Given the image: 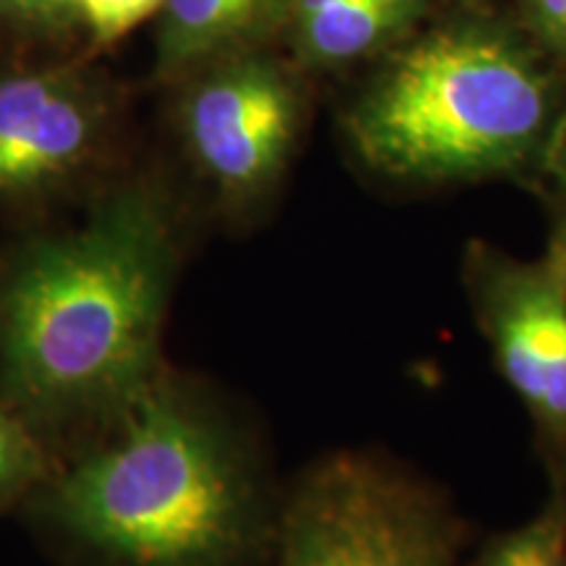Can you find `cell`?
Masks as SVG:
<instances>
[{"instance_id":"1","label":"cell","mask_w":566,"mask_h":566,"mask_svg":"<svg viewBox=\"0 0 566 566\" xmlns=\"http://www.w3.org/2000/svg\"><path fill=\"white\" fill-rule=\"evenodd\" d=\"M283 493L247 409L166 363L19 516L53 566H271Z\"/></svg>"},{"instance_id":"2","label":"cell","mask_w":566,"mask_h":566,"mask_svg":"<svg viewBox=\"0 0 566 566\" xmlns=\"http://www.w3.org/2000/svg\"><path fill=\"white\" fill-rule=\"evenodd\" d=\"M187 260L158 184H116L82 223L0 252V405L69 446L122 415L166 367L163 334Z\"/></svg>"},{"instance_id":"3","label":"cell","mask_w":566,"mask_h":566,"mask_svg":"<svg viewBox=\"0 0 566 566\" xmlns=\"http://www.w3.org/2000/svg\"><path fill=\"white\" fill-rule=\"evenodd\" d=\"M566 118L556 71L514 34L454 24L401 48L344 113L354 158L430 189L541 181Z\"/></svg>"},{"instance_id":"4","label":"cell","mask_w":566,"mask_h":566,"mask_svg":"<svg viewBox=\"0 0 566 566\" xmlns=\"http://www.w3.org/2000/svg\"><path fill=\"white\" fill-rule=\"evenodd\" d=\"M467 525L441 485L378 449H338L286 485L271 566H459Z\"/></svg>"},{"instance_id":"5","label":"cell","mask_w":566,"mask_h":566,"mask_svg":"<svg viewBox=\"0 0 566 566\" xmlns=\"http://www.w3.org/2000/svg\"><path fill=\"white\" fill-rule=\"evenodd\" d=\"M462 289L495 370L533 422L548 483L566 485V247L548 239L537 258H520L470 242Z\"/></svg>"},{"instance_id":"6","label":"cell","mask_w":566,"mask_h":566,"mask_svg":"<svg viewBox=\"0 0 566 566\" xmlns=\"http://www.w3.org/2000/svg\"><path fill=\"white\" fill-rule=\"evenodd\" d=\"M296 82L265 59L208 71L179 105L184 150L233 218H247L275 192L302 132Z\"/></svg>"},{"instance_id":"7","label":"cell","mask_w":566,"mask_h":566,"mask_svg":"<svg viewBox=\"0 0 566 566\" xmlns=\"http://www.w3.org/2000/svg\"><path fill=\"white\" fill-rule=\"evenodd\" d=\"M108 103L66 69L0 82V202L38 200L101 147Z\"/></svg>"},{"instance_id":"8","label":"cell","mask_w":566,"mask_h":566,"mask_svg":"<svg viewBox=\"0 0 566 566\" xmlns=\"http://www.w3.org/2000/svg\"><path fill=\"white\" fill-rule=\"evenodd\" d=\"M428 0H338L296 21L304 59L317 66H342L365 59L405 34Z\"/></svg>"},{"instance_id":"9","label":"cell","mask_w":566,"mask_h":566,"mask_svg":"<svg viewBox=\"0 0 566 566\" xmlns=\"http://www.w3.org/2000/svg\"><path fill=\"white\" fill-rule=\"evenodd\" d=\"M273 0H166L163 66L179 69L221 51L268 11Z\"/></svg>"},{"instance_id":"10","label":"cell","mask_w":566,"mask_h":566,"mask_svg":"<svg viewBox=\"0 0 566 566\" xmlns=\"http://www.w3.org/2000/svg\"><path fill=\"white\" fill-rule=\"evenodd\" d=\"M59 464L51 441L11 407L0 405V514L21 506L48 483Z\"/></svg>"},{"instance_id":"11","label":"cell","mask_w":566,"mask_h":566,"mask_svg":"<svg viewBox=\"0 0 566 566\" xmlns=\"http://www.w3.org/2000/svg\"><path fill=\"white\" fill-rule=\"evenodd\" d=\"M475 566H566V485H551L537 514L493 537Z\"/></svg>"},{"instance_id":"12","label":"cell","mask_w":566,"mask_h":566,"mask_svg":"<svg viewBox=\"0 0 566 566\" xmlns=\"http://www.w3.org/2000/svg\"><path fill=\"white\" fill-rule=\"evenodd\" d=\"M166 0H74L87 27L101 42H111L150 19Z\"/></svg>"},{"instance_id":"13","label":"cell","mask_w":566,"mask_h":566,"mask_svg":"<svg viewBox=\"0 0 566 566\" xmlns=\"http://www.w3.org/2000/svg\"><path fill=\"white\" fill-rule=\"evenodd\" d=\"M543 189L551 205V231L548 239L562 242L566 247V118L558 129L554 150L548 155L546 171L541 176Z\"/></svg>"},{"instance_id":"14","label":"cell","mask_w":566,"mask_h":566,"mask_svg":"<svg viewBox=\"0 0 566 566\" xmlns=\"http://www.w3.org/2000/svg\"><path fill=\"white\" fill-rule=\"evenodd\" d=\"M525 17L546 51L566 63V0H525Z\"/></svg>"},{"instance_id":"15","label":"cell","mask_w":566,"mask_h":566,"mask_svg":"<svg viewBox=\"0 0 566 566\" xmlns=\"http://www.w3.org/2000/svg\"><path fill=\"white\" fill-rule=\"evenodd\" d=\"M3 3L9 6L13 13H19V17L34 21L59 19L71 9H76L74 0H3Z\"/></svg>"},{"instance_id":"16","label":"cell","mask_w":566,"mask_h":566,"mask_svg":"<svg viewBox=\"0 0 566 566\" xmlns=\"http://www.w3.org/2000/svg\"><path fill=\"white\" fill-rule=\"evenodd\" d=\"M334 3H338V0H292L294 21L313 17V13L328 9V6H334Z\"/></svg>"}]
</instances>
